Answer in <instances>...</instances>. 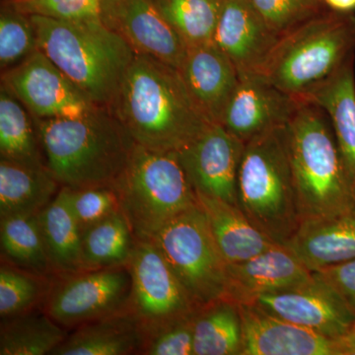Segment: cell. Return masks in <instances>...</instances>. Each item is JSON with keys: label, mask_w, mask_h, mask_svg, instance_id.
<instances>
[{"label": "cell", "mask_w": 355, "mask_h": 355, "mask_svg": "<svg viewBox=\"0 0 355 355\" xmlns=\"http://www.w3.org/2000/svg\"><path fill=\"white\" fill-rule=\"evenodd\" d=\"M336 340L342 350V355H355V322L349 331Z\"/></svg>", "instance_id": "obj_39"}, {"label": "cell", "mask_w": 355, "mask_h": 355, "mask_svg": "<svg viewBox=\"0 0 355 355\" xmlns=\"http://www.w3.org/2000/svg\"><path fill=\"white\" fill-rule=\"evenodd\" d=\"M286 139L301 221L354 209V184L323 110L303 100Z\"/></svg>", "instance_id": "obj_4"}, {"label": "cell", "mask_w": 355, "mask_h": 355, "mask_svg": "<svg viewBox=\"0 0 355 355\" xmlns=\"http://www.w3.org/2000/svg\"><path fill=\"white\" fill-rule=\"evenodd\" d=\"M313 279V272L277 244L250 260L228 263L225 299L237 305L253 304L261 295L292 291Z\"/></svg>", "instance_id": "obj_18"}, {"label": "cell", "mask_w": 355, "mask_h": 355, "mask_svg": "<svg viewBox=\"0 0 355 355\" xmlns=\"http://www.w3.org/2000/svg\"><path fill=\"white\" fill-rule=\"evenodd\" d=\"M1 84L35 119L80 116L96 106L39 49L2 71Z\"/></svg>", "instance_id": "obj_11"}, {"label": "cell", "mask_w": 355, "mask_h": 355, "mask_svg": "<svg viewBox=\"0 0 355 355\" xmlns=\"http://www.w3.org/2000/svg\"><path fill=\"white\" fill-rule=\"evenodd\" d=\"M128 266L132 277L128 308L146 338L198 310L153 241H137Z\"/></svg>", "instance_id": "obj_9"}, {"label": "cell", "mask_w": 355, "mask_h": 355, "mask_svg": "<svg viewBox=\"0 0 355 355\" xmlns=\"http://www.w3.org/2000/svg\"><path fill=\"white\" fill-rule=\"evenodd\" d=\"M60 186L48 166L0 160V218L36 214L58 195Z\"/></svg>", "instance_id": "obj_24"}, {"label": "cell", "mask_w": 355, "mask_h": 355, "mask_svg": "<svg viewBox=\"0 0 355 355\" xmlns=\"http://www.w3.org/2000/svg\"><path fill=\"white\" fill-rule=\"evenodd\" d=\"M355 55L301 99L323 110L352 184L355 183Z\"/></svg>", "instance_id": "obj_21"}, {"label": "cell", "mask_w": 355, "mask_h": 355, "mask_svg": "<svg viewBox=\"0 0 355 355\" xmlns=\"http://www.w3.org/2000/svg\"><path fill=\"white\" fill-rule=\"evenodd\" d=\"M254 304L275 316L334 340L345 336L355 322L336 292L315 277L298 288L261 295Z\"/></svg>", "instance_id": "obj_15"}, {"label": "cell", "mask_w": 355, "mask_h": 355, "mask_svg": "<svg viewBox=\"0 0 355 355\" xmlns=\"http://www.w3.org/2000/svg\"><path fill=\"white\" fill-rule=\"evenodd\" d=\"M242 321L241 355H342L338 340L266 312L238 305Z\"/></svg>", "instance_id": "obj_17"}, {"label": "cell", "mask_w": 355, "mask_h": 355, "mask_svg": "<svg viewBox=\"0 0 355 355\" xmlns=\"http://www.w3.org/2000/svg\"><path fill=\"white\" fill-rule=\"evenodd\" d=\"M354 200H355V183L354 184Z\"/></svg>", "instance_id": "obj_41"}, {"label": "cell", "mask_w": 355, "mask_h": 355, "mask_svg": "<svg viewBox=\"0 0 355 355\" xmlns=\"http://www.w3.org/2000/svg\"><path fill=\"white\" fill-rule=\"evenodd\" d=\"M39 50L96 106L113 108L137 53L99 17L64 21L30 16Z\"/></svg>", "instance_id": "obj_3"}, {"label": "cell", "mask_w": 355, "mask_h": 355, "mask_svg": "<svg viewBox=\"0 0 355 355\" xmlns=\"http://www.w3.org/2000/svg\"><path fill=\"white\" fill-rule=\"evenodd\" d=\"M35 123L46 166L60 186L69 189L112 186L137 144L106 107L95 106L73 118L35 119Z\"/></svg>", "instance_id": "obj_2"}, {"label": "cell", "mask_w": 355, "mask_h": 355, "mask_svg": "<svg viewBox=\"0 0 355 355\" xmlns=\"http://www.w3.org/2000/svg\"><path fill=\"white\" fill-rule=\"evenodd\" d=\"M137 242L121 211L103 219L83 232L85 270L128 266Z\"/></svg>", "instance_id": "obj_30"}, {"label": "cell", "mask_w": 355, "mask_h": 355, "mask_svg": "<svg viewBox=\"0 0 355 355\" xmlns=\"http://www.w3.org/2000/svg\"><path fill=\"white\" fill-rule=\"evenodd\" d=\"M198 207L209 222L219 251L227 263L250 260L277 245L261 232L234 203L198 193Z\"/></svg>", "instance_id": "obj_23"}, {"label": "cell", "mask_w": 355, "mask_h": 355, "mask_svg": "<svg viewBox=\"0 0 355 355\" xmlns=\"http://www.w3.org/2000/svg\"><path fill=\"white\" fill-rule=\"evenodd\" d=\"M0 90V156L30 166H46L34 116L1 84Z\"/></svg>", "instance_id": "obj_26"}, {"label": "cell", "mask_w": 355, "mask_h": 355, "mask_svg": "<svg viewBox=\"0 0 355 355\" xmlns=\"http://www.w3.org/2000/svg\"><path fill=\"white\" fill-rule=\"evenodd\" d=\"M329 10L340 13H354L355 0H324Z\"/></svg>", "instance_id": "obj_40"}, {"label": "cell", "mask_w": 355, "mask_h": 355, "mask_svg": "<svg viewBox=\"0 0 355 355\" xmlns=\"http://www.w3.org/2000/svg\"><path fill=\"white\" fill-rule=\"evenodd\" d=\"M193 317L147 336L139 354L193 355Z\"/></svg>", "instance_id": "obj_37"}, {"label": "cell", "mask_w": 355, "mask_h": 355, "mask_svg": "<svg viewBox=\"0 0 355 355\" xmlns=\"http://www.w3.org/2000/svg\"><path fill=\"white\" fill-rule=\"evenodd\" d=\"M67 330L44 310L34 309L3 319L0 329V355L51 354L67 338Z\"/></svg>", "instance_id": "obj_29"}, {"label": "cell", "mask_w": 355, "mask_h": 355, "mask_svg": "<svg viewBox=\"0 0 355 355\" xmlns=\"http://www.w3.org/2000/svg\"><path fill=\"white\" fill-rule=\"evenodd\" d=\"M302 102L261 77H243L220 125L246 144L263 133L286 127Z\"/></svg>", "instance_id": "obj_16"}, {"label": "cell", "mask_w": 355, "mask_h": 355, "mask_svg": "<svg viewBox=\"0 0 355 355\" xmlns=\"http://www.w3.org/2000/svg\"><path fill=\"white\" fill-rule=\"evenodd\" d=\"M242 347V321L236 303L224 298L196 312L193 355H241Z\"/></svg>", "instance_id": "obj_27"}, {"label": "cell", "mask_w": 355, "mask_h": 355, "mask_svg": "<svg viewBox=\"0 0 355 355\" xmlns=\"http://www.w3.org/2000/svg\"><path fill=\"white\" fill-rule=\"evenodd\" d=\"M280 37L328 10L324 0H250Z\"/></svg>", "instance_id": "obj_35"}, {"label": "cell", "mask_w": 355, "mask_h": 355, "mask_svg": "<svg viewBox=\"0 0 355 355\" xmlns=\"http://www.w3.org/2000/svg\"><path fill=\"white\" fill-rule=\"evenodd\" d=\"M282 246L311 272L355 259V207L324 218L304 219Z\"/></svg>", "instance_id": "obj_20"}, {"label": "cell", "mask_w": 355, "mask_h": 355, "mask_svg": "<svg viewBox=\"0 0 355 355\" xmlns=\"http://www.w3.org/2000/svg\"><path fill=\"white\" fill-rule=\"evenodd\" d=\"M64 188L70 209L78 223L81 234L90 226L121 211L118 195L113 186Z\"/></svg>", "instance_id": "obj_34"}, {"label": "cell", "mask_w": 355, "mask_h": 355, "mask_svg": "<svg viewBox=\"0 0 355 355\" xmlns=\"http://www.w3.org/2000/svg\"><path fill=\"white\" fill-rule=\"evenodd\" d=\"M237 205L261 232L279 245L300 225L286 127L245 144L237 179Z\"/></svg>", "instance_id": "obj_5"}, {"label": "cell", "mask_w": 355, "mask_h": 355, "mask_svg": "<svg viewBox=\"0 0 355 355\" xmlns=\"http://www.w3.org/2000/svg\"><path fill=\"white\" fill-rule=\"evenodd\" d=\"M144 333L127 309L80 324L51 355L139 354Z\"/></svg>", "instance_id": "obj_22"}, {"label": "cell", "mask_w": 355, "mask_h": 355, "mask_svg": "<svg viewBox=\"0 0 355 355\" xmlns=\"http://www.w3.org/2000/svg\"><path fill=\"white\" fill-rule=\"evenodd\" d=\"M99 18L137 55L181 69L188 46L159 12L153 0H100Z\"/></svg>", "instance_id": "obj_12"}, {"label": "cell", "mask_w": 355, "mask_h": 355, "mask_svg": "<svg viewBox=\"0 0 355 355\" xmlns=\"http://www.w3.org/2000/svg\"><path fill=\"white\" fill-rule=\"evenodd\" d=\"M51 286L43 310L65 329L127 309L132 292L128 266L62 275Z\"/></svg>", "instance_id": "obj_10"}, {"label": "cell", "mask_w": 355, "mask_h": 355, "mask_svg": "<svg viewBox=\"0 0 355 355\" xmlns=\"http://www.w3.org/2000/svg\"><path fill=\"white\" fill-rule=\"evenodd\" d=\"M198 106L220 123L240 83L234 64L214 41L189 46L179 69Z\"/></svg>", "instance_id": "obj_19"}, {"label": "cell", "mask_w": 355, "mask_h": 355, "mask_svg": "<svg viewBox=\"0 0 355 355\" xmlns=\"http://www.w3.org/2000/svg\"><path fill=\"white\" fill-rule=\"evenodd\" d=\"M245 144L214 123L178 151L196 193L237 205V179Z\"/></svg>", "instance_id": "obj_13"}, {"label": "cell", "mask_w": 355, "mask_h": 355, "mask_svg": "<svg viewBox=\"0 0 355 355\" xmlns=\"http://www.w3.org/2000/svg\"><path fill=\"white\" fill-rule=\"evenodd\" d=\"M112 186L137 241H151L168 222L198 205L197 193L177 153L135 144Z\"/></svg>", "instance_id": "obj_6"}, {"label": "cell", "mask_w": 355, "mask_h": 355, "mask_svg": "<svg viewBox=\"0 0 355 355\" xmlns=\"http://www.w3.org/2000/svg\"><path fill=\"white\" fill-rule=\"evenodd\" d=\"M279 39L250 0H224L214 42L240 78L260 77Z\"/></svg>", "instance_id": "obj_14"}, {"label": "cell", "mask_w": 355, "mask_h": 355, "mask_svg": "<svg viewBox=\"0 0 355 355\" xmlns=\"http://www.w3.org/2000/svg\"><path fill=\"white\" fill-rule=\"evenodd\" d=\"M336 292L355 319V259L313 272Z\"/></svg>", "instance_id": "obj_38"}, {"label": "cell", "mask_w": 355, "mask_h": 355, "mask_svg": "<svg viewBox=\"0 0 355 355\" xmlns=\"http://www.w3.org/2000/svg\"><path fill=\"white\" fill-rule=\"evenodd\" d=\"M224 0H153L187 46L214 41Z\"/></svg>", "instance_id": "obj_31"}, {"label": "cell", "mask_w": 355, "mask_h": 355, "mask_svg": "<svg viewBox=\"0 0 355 355\" xmlns=\"http://www.w3.org/2000/svg\"><path fill=\"white\" fill-rule=\"evenodd\" d=\"M0 244L6 263L40 275L55 273L44 242L38 214L0 218Z\"/></svg>", "instance_id": "obj_28"}, {"label": "cell", "mask_w": 355, "mask_h": 355, "mask_svg": "<svg viewBox=\"0 0 355 355\" xmlns=\"http://www.w3.org/2000/svg\"><path fill=\"white\" fill-rule=\"evenodd\" d=\"M38 49V39L31 17L6 2H2L0 12L1 72L19 64Z\"/></svg>", "instance_id": "obj_33"}, {"label": "cell", "mask_w": 355, "mask_h": 355, "mask_svg": "<svg viewBox=\"0 0 355 355\" xmlns=\"http://www.w3.org/2000/svg\"><path fill=\"white\" fill-rule=\"evenodd\" d=\"M151 241L198 309L226 298L228 263L198 203L168 222Z\"/></svg>", "instance_id": "obj_8"}, {"label": "cell", "mask_w": 355, "mask_h": 355, "mask_svg": "<svg viewBox=\"0 0 355 355\" xmlns=\"http://www.w3.org/2000/svg\"><path fill=\"white\" fill-rule=\"evenodd\" d=\"M38 217L55 273L67 275L85 272L83 234L70 209L64 187H62L55 198L39 212Z\"/></svg>", "instance_id": "obj_25"}, {"label": "cell", "mask_w": 355, "mask_h": 355, "mask_svg": "<svg viewBox=\"0 0 355 355\" xmlns=\"http://www.w3.org/2000/svg\"><path fill=\"white\" fill-rule=\"evenodd\" d=\"M48 275H40L2 263L0 268V316H18L36 309L46 297L51 286Z\"/></svg>", "instance_id": "obj_32"}, {"label": "cell", "mask_w": 355, "mask_h": 355, "mask_svg": "<svg viewBox=\"0 0 355 355\" xmlns=\"http://www.w3.org/2000/svg\"><path fill=\"white\" fill-rule=\"evenodd\" d=\"M112 111L135 144L162 153H178L214 123L179 69L144 55L133 58Z\"/></svg>", "instance_id": "obj_1"}, {"label": "cell", "mask_w": 355, "mask_h": 355, "mask_svg": "<svg viewBox=\"0 0 355 355\" xmlns=\"http://www.w3.org/2000/svg\"><path fill=\"white\" fill-rule=\"evenodd\" d=\"M355 55V14L326 10L280 37L261 76L302 98Z\"/></svg>", "instance_id": "obj_7"}, {"label": "cell", "mask_w": 355, "mask_h": 355, "mask_svg": "<svg viewBox=\"0 0 355 355\" xmlns=\"http://www.w3.org/2000/svg\"><path fill=\"white\" fill-rule=\"evenodd\" d=\"M29 16L76 21L99 17L100 0H4Z\"/></svg>", "instance_id": "obj_36"}]
</instances>
